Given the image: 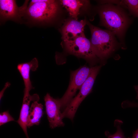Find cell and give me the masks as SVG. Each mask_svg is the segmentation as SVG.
I'll list each match as a JSON object with an SVG mask.
<instances>
[{
    "label": "cell",
    "mask_w": 138,
    "mask_h": 138,
    "mask_svg": "<svg viewBox=\"0 0 138 138\" xmlns=\"http://www.w3.org/2000/svg\"><path fill=\"white\" fill-rule=\"evenodd\" d=\"M99 25L113 32L124 49L126 32L132 22L126 9L118 5L107 4L98 8Z\"/></svg>",
    "instance_id": "1"
},
{
    "label": "cell",
    "mask_w": 138,
    "mask_h": 138,
    "mask_svg": "<svg viewBox=\"0 0 138 138\" xmlns=\"http://www.w3.org/2000/svg\"><path fill=\"white\" fill-rule=\"evenodd\" d=\"M26 0L23 6L22 23L31 26H40L49 22L56 17L58 4L53 0H32L28 4Z\"/></svg>",
    "instance_id": "2"
},
{
    "label": "cell",
    "mask_w": 138,
    "mask_h": 138,
    "mask_svg": "<svg viewBox=\"0 0 138 138\" xmlns=\"http://www.w3.org/2000/svg\"><path fill=\"white\" fill-rule=\"evenodd\" d=\"M90 29L91 37L90 41L93 49L97 57L104 61L119 48H123L112 32L95 26L87 21Z\"/></svg>",
    "instance_id": "3"
},
{
    "label": "cell",
    "mask_w": 138,
    "mask_h": 138,
    "mask_svg": "<svg viewBox=\"0 0 138 138\" xmlns=\"http://www.w3.org/2000/svg\"><path fill=\"white\" fill-rule=\"evenodd\" d=\"M101 66L100 65L91 67L89 75L79 89V93L62 112L63 118L66 117L73 120L79 106L91 92L95 79Z\"/></svg>",
    "instance_id": "4"
},
{
    "label": "cell",
    "mask_w": 138,
    "mask_h": 138,
    "mask_svg": "<svg viewBox=\"0 0 138 138\" xmlns=\"http://www.w3.org/2000/svg\"><path fill=\"white\" fill-rule=\"evenodd\" d=\"M64 42L65 49L70 54L84 59L92 64L99 59L93 49L90 40L84 34Z\"/></svg>",
    "instance_id": "5"
},
{
    "label": "cell",
    "mask_w": 138,
    "mask_h": 138,
    "mask_svg": "<svg viewBox=\"0 0 138 138\" xmlns=\"http://www.w3.org/2000/svg\"><path fill=\"white\" fill-rule=\"evenodd\" d=\"M91 69V67L85 65L71 71L68 88L62 97L58 98L61 109H64L73 99L77 91L80 89L88 77Z\"/></svg>",
    "instance_id": "6"
},
{
    "label": "cell",
    "mask_w": 138,
    "mask_h": 138,
    "mask_svg": "<svg viewBox=\"0 0 138 138\" xmlns=\"http://www.w3.org/2000/svg\"><path fill=\"white\" fill-rule=\"evenodd\" d=\"M22 6L19 7L14 0H0V24L8 20L22 23Z\"/></svg>",
    "instance_id": "7"
},
{
    "label": "cell",
    "mask_w": 138,
    "mask_h": 138,
    "mask_svg": "<svg viewBox=\"0 0 138 138\" xmlns=\"http://www.w3.org/2000/svg\"><path fill=\"white\" fill-rule=\"evenodd\" d=\"M46 112L51 128L63 126L64 124L61 111V106L58 99H55L47 93L44 97Z\"/></svg>",
    "instance_id": "8"
},
{
    "label": "cell",
    "mask_w": 138,
    "mask_h": 138,
    "mask_svg": "<svg viewBox=\"0 0 138 138\" xmlns=\"http://www.w3.org/2000/svg\"><path fill=\"white\" fill-rule=\"evenodd\" d=\"M38 66V61L36 58L28 62L20 63L17 65V69L22 77L25 86L23 97L30 96V91L34 88L30 80V72L36 71Z\"/></svg>",
    "instance_id": "9"
},
{
    "label": "cell",
    "mask_w": 138,
    "mask_h": 138,
    "mask_svg": "<svg viewBox=\"0 0 138 138\" xmlns=\"http://www.w3.org/2000/svg\"><path fill=\"white\" fill-rule=\"evenodd\" d=\"M87 22L86 19L79 21L74 19L68 21L62 30L63 40H70L84 34V27Z\"/></svg>",
    "instance_id": "10"
},
{
    "label": "cell",
    "mask_w": 138,
    "mask_h": 138,
    "mask_svg": "<svg viewBox=\"0 0 138 138\" xmlns=\"http://www.w3.org/2000/svg\"><path fill=\"white\" fill-rule=\"evenodd\" d=\"M39 100V97L37 94L23 97L19 117L17 122L22 129L27 138H29L27 132V121L30 104L31 101L38 102Z\"/></svg>",
    "instance_id": "11"
},
{
    "label": "cell",
    "mask_w": 138,
    "mask_h": 138,
    "mask_svg": "<svg viewBox=\"0 0 138 138\" xmlns=\"http://www.w3.org/2000/svg\"><path fill=\"white\" fill-rule=\"evenodd\" d=\"M43 106L38 101L33 102L30 108L27 118L28 128L34 125H38L43 115Z\"/></svg>",
    "instance_id": "12"
},
{
    "label": "cell",
    "mask_w": 138,
    "mask_h": 138,
    "mask_svg": "<svg viewBox=\"0 0 138 138\" xmlns=\"http://www.w3.org/2000/svg\"><path fill=\"white\" fill-rule=\"evenodd\" d=\"M61 4L68 12L70 16L74 19L77 20L80 8L83 5H90L89 1L77 0L60 1Z\"/></svg>",
    "instance_id": "13"
},
{
    "label": "cell",
    "mask_w": 138,
    "mask_h": 138,
    "mask_svg": "<svg viewBox=\"0 0 138 138\" xmlns=\"http://www.w3.org/2000/svg\"><path fill=\"white\" fill-rule=\"evenodd\" d=\"M123 123L121 120L117 119L114 122V126L116 128V131L113 134H111L108 131H106L105 134L107 138H126L121 128V125Z\"/></svg>",
    "instance_id": "14"
},
{
    "label": "cell",
    "mask_w": 138,
    "mask_h": 138,
    "mask_svg": "<svg viewBox=\"0 0 138 138\" xmlns=\"http://www.w3.org/2000/svg\"><path fill=\"white\" fill-rule=\"evenodd\" d=\"M131 16L138 18V0H123Z\"/></svg>",
    "instance_id": "15"
},
{
    "label": "cell",
    "mask_w": 138,
    "mask_h": 138,
    "mask_svg": "<svg viewBox=\"0 0 138 138\" xmlns=\"http://www.w3.org/2000/svg\"><path fill=\"white\" fill-rule=\"evenodd\" d=\"M15 121L14 119L9 113L8 110L1 113L0 114V125L11 121Z\"/></svg>",
    "instance_id": "16"
},
{
    "label": "cell",
    "mask_w": 138,
    "mask_h": 138,
    "mask_svg": "<svg viewBox=\"0 0 138 138\" xmlns=\"http://www.w3.org/2000/svg\"><path fill=\"white\" fill-rule=\"evenodd\" d=\"M134 88L136 93V98L138 100V85L134 86ZM131 105L133 108H138V102L133 101L132 102Z\"/></svg>",
    "instance_id": "17"
},
{
    "label": "cell",
    "mask_w": 138,
    "mask_h": 138,
    "mask_svg": "<svg viewBox=\"0 0 138 138\" xmlns=\"http://www.w3.org/2000/svg\"><path fill=\"white\" fill-rule=\"evenodd\" d=\"M132 138H138V128L133 132Z\"/></svg>",
    "instance_id": "18"
}]
</instances>
